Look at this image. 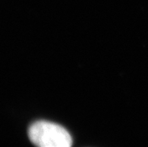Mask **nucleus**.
Masks as SVG:
<instances>
[{
  "label": "nucleus",
  "instance_id": "1",
  "mask_svg": "<svg viewBox=\"0 0 148 147\" xmlns=\"http://www.w3.org/2000/svg\"><path fill=\"white\" fill-rule=\"evenodd\" d=\"M29 137L41 147H70L72 138L63 127L47 121H38L29 127Z\"/></svg>",
  "mask_w": 148,
  "mask_h": 147
}]
</instances>
